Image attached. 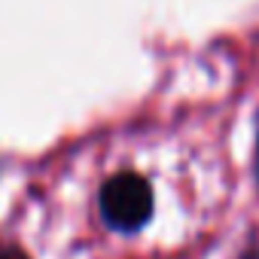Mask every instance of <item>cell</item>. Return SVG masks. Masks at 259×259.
I'll use <instances>...</instances> for the list:
<instances>
[{
	"instance_id": "cell-3",
	"label": "cell",
	"mask_w": 259,
	"mask_h": 259,
	"mask_svg": "<svg viewBox=\"0 0 259 259\" xmlns=\"http://www.w3.org/2000/svg\"><path fill=\"white\" fill-rule=\"evenodd\" d=\"M0 259H28L19 247H0Z\"/></svg>"
},
{
	"instance_id": "cell-2",
	"label": "cell",
	"mask_w": 259,
	"mask_h": 259,
	"mask_svg": "<svg viewBox=\"0 0 259 259\" xmlns=\"http://www.w3.org/2000/svg\"><path fill=\"white\" fill-rule=\"evenodd\" d=\"M241 259H259V229L247 238V244L241 250Z\"/></svg>"
},
{
	"instance_id": "cell-4",
	"label": "cell",
	"mask_w": 259,
	"mask_h": 259,
	"mask_svg": "<svg viewBox=\"0 0 259 259\" xmlns=\"http://www.w3.org/2000/svg\"><path fill=\"white\" fill-rule=\"evenodd\" d=\"M256 171H259V153H256Z\"/></svg>"
},
{
	"instance_id": "cell-1",
	"label": "cell",
	"mask_w": 259,
	"mask_h": 259,
	"mask_svg": "<svg viewBox=\"0 0 259 259\" xmlns=\"http://www.w3.org/2000/svg\"><path fill=\"white\" fill-rule=\"evenodd\" d=\"M101 217L116 232H138L153 213V189L144 177L122 171L110 177L101 189Z\"/></svg>"
}]
</instances>
